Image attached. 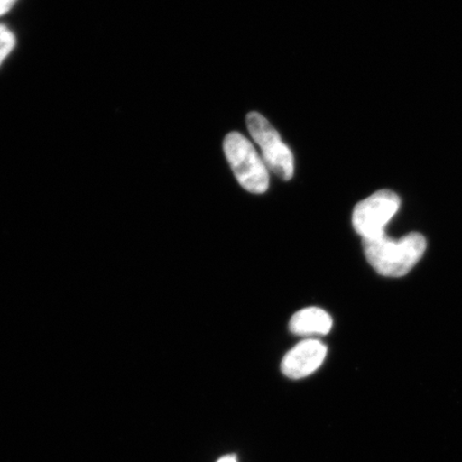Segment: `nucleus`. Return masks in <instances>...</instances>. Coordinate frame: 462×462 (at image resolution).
<instances>
[{"mask_svg":"<svg viewBox=\"0 0 462 462\" xmlns=\"http://www.w3.org/2000/svg\"><path fill=\"white\" fill-rule=\"evenodd\" d=\"M16 44L14 33L7 26L0 24V66L7 60Z\"/></svg>","mask_w":462,"mask_h":462,"instance_id":"nucleus-7","label":"nucleus"},{"mask_svg":"<svg viewBox=\"0 0 462 462\" xmlns=\"http://www.w3.org/2000/svg\"><path fill=\"white\" fill-rule=\"evenodd\" d=\"M364 254L369 264L381 275L402 277L414 268L427 247L424 236L411 233L400 240H393L388 236L374 239H363Z\"/></svg>","mask_w":462,"mask_h":462,"instance_id":"nucleus-1","label":"nucleus"},{"mask_svg":"<svg viewBox=\"0 0 462 462\" xmlns=\"http://www.w3.org/2000/svg\"><path fill=\"white\" fill-rule=\"evenodd\" d=\"M224 152L236 180L253 194H263L269 189V170L255 147L245 135L231 132L225 137Z\"/></svg>","mask_w":462,"mask_h":462,"instance_id":"nucleus-2","label":"nucleus"},{"mask_svg":"<svg viewBox=\"0 0 462 462\" xmlns=\"http://www.w3.org/2000/svg\"><path fill=\"white\" fill-rule=\"evenodd\" d=\"M333 327L332 317L319 308H306L299 310L291 318L289 328L300 337L327 335Z\"/></svg>","mask_w":462,"mask_h":462,"instance_id":"nucleus-6","label":"nucleus"},{"mask_svg":"<svg viewBox=\"0 0 462 462\" xmlns=\"http://www.w3.org/2000/svg\"><path fill=\"white\" fill-rule=\"evenodd\" d=\"M246 125L253 140L262 149V158L267 169L282 180H291L294 172L291 150L267 119L257 112L247 115Z\"/></svg>","mask_w":462,"mask_h":462,"instance_id":"nucleus-3","label":"nucleus"},{"mask_svg":"<svg viewBox=\"0 0 462 462\" xmlns=\"http://www.w3.org/2000/svg\"><path fill=\"white\" fill-rule=\"evenodd\" d=\"M217 462H236V459L234 455H227L224 456V457L219 459Z\"/></svg>","mask_w":462,"mask_h":462,"instance_id":"nucleus-9","label":"nucleus"},{"mask_svg":"<svg viewBox=\"0 0 462 462\" xmlns=\"http://www.w3.org/2000/svg\"><path fill=\"white\" fill-rule=\"evenodd\" d=\"M17 0H0V16L9 13Z\"/></svg>","mask_w":462,"mask_h":462,"instance_id":"nucleus-8","label":"nucleus"},{"mask_svg":"<svg viewBox=\"0 0 462 462\" xmlns=\"http://www.w3.org/2000/svg\"><path fill=\"white\" fill-rule=\"evenodd\" d=\"M400 196L389 189H381L359 202L352 215V226L362 239L384 236L386 225L400 210Z\"/></svg>","mask_w":462,"mask_h":462,"instance_id":"nucleus-4","label":"nucleus"},{"mask_svg":"<svg viewBox=\"0 0 462 462\" xmlns=\"http://www.w3.org/2000/svg\"><path fill=\"white\" fill-rule=\"evenodd\" d=\"M327 346L309 338L294 346L282 361V372L291 379H302L314 374L327 356Z\"/></svg>","mask_w":462,"mask_h":462,"instance_id":"nucleus-5","label":"nucleus"}]
</instances>
